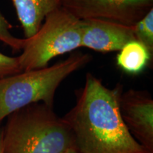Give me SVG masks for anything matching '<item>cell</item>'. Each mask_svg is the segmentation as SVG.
Wrapping results in <instances>:
<instances>
[{
    "label": "cell",
    "instance_id": "cell-5",
    "mask_svg": "<svg viewBox=\"0 0 153 153\" xmlns=\"http://www.w3.org/2000/svg\"><path fill=\"white\" fill-rule=\"evenodd\" d=\"M79 19H99L133 26L153 9V0H62Z\"/></svg>",
    "mask_w": 153,
    "mask_h": 153
},
{
    "label": "cell",
    "instance_id": "cell-9",
    "mask_svg": "<svg viewBox=\"0 0 153 153\" xmlns=\"http://www.w3.org/2000/svg\"><path fill=\"white\" fill-rule=\"evenodd\" d=\"M153 57L143 44L133 41L122 48L116 56V64L122 71L130 74H139L144 71Z\"/></svg>",
    "mask_w": 153,
    "mask_h": 153
},
{
    "label": "cell",
    "instance_id": "cell-11",
    "mask_svg": "<svg viewBox=\"0 0 153 153\" xmlns=\"http://www.w3.org/2000/svg\"><path fill=\"white\" fill-rule=\"evenodd\" d=\"M12 25L0 12V41L9 46L14 53L22 51L26 43V38L15 37L11 33Z\"/></svg>",
    "mask_w": 153,
    "mask_h": 153
},
{
    "label": "cell",
    "instance_id": "cell-1",
    "mask_svg": "<svg viewBox=\"0 0 153 153\" xmlns=\"http://www.w3.org/2000/svg\"><path fill=\"white\" fill-rule=\"evenodd\" d=\"M123 86L110 89L91 73L76 91V104L62 117L79 153H148L133 138L119 108Z\"/></svg>",
    "mask_w": 153,
    "mask_h": 153
},
{
    "label": "cell",
    "instance_id": "cell-13",
    "mask_svg": "<svg viewBox=\"0 0 153 153\" xmlns=\"http://www.w3.org/2000/svg\"><path fill=\"white\" fill-rule=\"evenodd\" d=\"M2 136L3 127H0V153H2Z\"/></svg>",
    "mask_w": 153,
    "mask_h": 153
},
{
    "label": "cell",
    "instance_id": "cell-2",
    "mask_svg": "<svg viewBox=\"0 0 153 153\" xmlns=\"http://www.w3.org/2000/svg\"><path fill=\"white\" fill-rule=\"evenodd\" d=\"M74 148L71 131L53 107L28 105L7 116L2 153H61Z\"/></svg>",
    "mask_w": 153,
    "mask_h": 153
},
{
    "label": "cell",
    "instance_id": "cell-7",
    "mask_svg": "<svg viewBox=\"0 0 153 153\" xmlns=\"http://www.w3.org/2000/svg\"><path fill=\"white\" fill-rule=\"evenodd\" d=\"M82 47L101 53L119 51L135 41L133 26L99 19H81Z\"/></svg>",
    "mask_w": 153,
    "mask_h": 153
},
{
    "label": "cell",
    "instance_id": "cell-4",
    "mask_svg": "<svg viewBox=\"0 0 153 153\" xmlns=\"http://www.w3.org/2000/svg\"><path fill=\"white\" fill-rule=\"evenodd\" d=\"M82 47L81 19L62 7L45 16L38 31L26 38L18 56L22 72L48 67L55 57Z\"/></svg>",
    "mask_w": 153,
    "mask_h": 153
},
{
    "label": "cell",
    "instance_id": "cell-14",
    "mask_svg": "<svg viewBox=\"0 0 153 153\" xmlns=\"http://www.w3.org/2000/svg\"><path fill=\"white\" fill-rule=\"evenodd\" d=\"M61 153H79V152H78V151L76 150L74 148H70L67 149L66 150L63 151V152H62Z\"/></svg>",
    "mask_w": 153,
    "mask_h": 153
},
{
    "label": "cell",
    "instance_id": "cell-6",
    "mask_svg": "<svg viewBox=\"0 0 153 153\" xmlns=\"http://www.w3.org/2000/svg\"><path fill=\"white\" fill-rule=\"evenodd\" d=\"M119 108L133 138L148 153H153V100L150 94L135 89L123 92Z\"/></svg>",
    "mask_w": 153,
    "mask_h": 153
},
{
    "label": "cell",
    "instance_id": "cell-3",
    "mask_svg": "<svg viewBox=\"0 0 153 153\" xmlns=\"http://www.w3.org/2000/svg\"><path fill=\"white\" fill-rule=\"evenodd\" d=\"M91 60L87 53L76 52L52 66L0 79V123L13 112L30 104L43 103L53 108L60 84Z\"/></svg>",
    "mask_w": 153,
    "mask_h": 153
},
{
    "label": "cell",
    "instance_id": "cell-12",
    "mask_svg": "<svg viewBox=\"0 0 153 153\" xmlns=\"http://www.w3.org/2000/svg\"><path fill=\"white\" fill-rule=\"evenodd\" d=\"M22 72L18 57H10L0 53V79Z\"/></svg>",
    "mask_w": 153,
    "mask_h": 153
},
{
    "label": "cell",
    "instance_id": "cell-10",
    "mask_svg": "<svg viewBox=\"0 0 153 153\" xmlns=\"http://www.w3.org/2000/svg\"><path fill=\"white\" fill-rule=\"evenodd\" d=\"M135 41L143 44L153 57V9L133 26Z\"/></svg>",
    "mask_w": 153,
    "mask_h": 153
},
{
    "label": "cell",
    "instance_id": "cell-8",
    "mask_svg": "<svg viewBox=\"0 0 153 153\" xmlns=\"http://www.w3.org/2000/svg\"><path fill=\"white\" fill-rule=\"evenodd\" d=\"M24 30V38L33 36L48 14L62 7V0H11Z\"/></svg>",
    "mask_w": 153,
    "mask_h": 153
}]
</instances>
